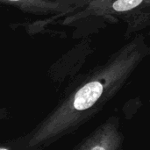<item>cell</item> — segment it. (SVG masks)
Segmentation results:
<instances>
[{"label": "cell", "instance_id": "5b68a950", "mask_svg": "<svg viewBox=\"0 0 150 150\" xmlns=\"http://www.w3.org/2000/svg\"><path fill=\"white\" fill-rule=\"evenodd\" d=\"M91 150H105V149L104 148V147H102V146H99V145H98V146H95V147H93L92 149Z\"/></svg>", "mask_w": 150, "mask_h": 150}, {"label": "cell", "instance_id": "3957f363", "mask_svg": "<svg viewBox=\"0 0 150 150\" xmlns=\"http://www.w3.org/2000/svg\"><path fill=\"white\" fill-rule=\"evenodd\" d=\"M103 89V84L98 81H92L85 84L75 96V109L77 111H83L91 107L102 95Z\"/></svg>", "mask_w": 150, "mask_h": 150}, {"label": "cell", "instance_id": "6da1fadb", "mask_svg": "<svg viewBox=\"0 0 150 150\" xmlns=\"http://www.w3.org/2000/svg\"><path fill=\"white\" fill-rule=\"evenodd\" d=\"M150 0H98L86 4L78 18L94 16H123L149 7Z\"/></svg>", "mask_w": 150, "mask_h": 150}, {"label": "cell", "instance_id": "277c9868", "mask_svg": "<svg viewBox=\"0 0 150 150\" xmlns=\"http://www.w3.org/2000/svg\"><path fill=\"white\" fill-rule=\"evenodd\" d=\"M94 1L98 0H60V3L61 5L69 11L72 9H76V7H83Z\"/></svg>", "mask_w": 150, "mask_h": 150}, {"label": "cell", "instance_id": "8992f818", "mask_svg": "<svg viewBox=\"0 0 150 150\" xmlns=\"http://www.w3.org/2000/svg\"><path fill=\"white\" fill-rule=\"evenodd\" d=\"M0 150H7V149H0Z\"/></svg>", "mask_w": 150, "mask_h": 150}, {"label": "cell", "instance_id": "7a4b0ae2", "mask_svg": "<svg viewBox=\"0 0 150 150\" xmlns=\"http://www.w3.org/2000/svg\"><path fill=\"white\" fill-rule=\"evenodd\" d=\"M0 2L33 14L46 15L69 12L61 5L60 0H0Z\"/></svg>", "mask_w": 150, "mask_h": 150}]
</instances>
